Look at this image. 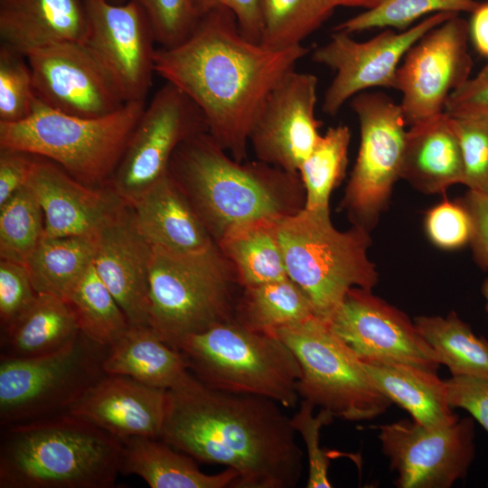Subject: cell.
<instances>
[{
  "instance_id": "13",
  "label": "cell",
  "mask_w": 488,
  "mask_h": 488,
  "mask_svg": "<svg viewBox=\"0 0 488 488\" xmlns=\"http://www.w3.org/2000/svg\"><path fill=\"white\" fill-rule=\"evenodd\" d=\"M455 14H431L406 30L387 29L365 42L333 31L329 42L312 54L314 62L335 72L324 96L323 112L334 116L348 99L371 88L395 89L397 71L408 51L427 32Z\"/></svg>"
},
{
  "instance_id": "49",
  "label": "cell",
  "mask_w": 488,
  "mask_h": 488,
  "mask_svg": "<svg viewBox=\"0 0 488 488\" xmlns=\"http://www.w3.org/2000/svg\"><path fill=\"white\" fill-rule=\"evenodd\" d=\"M473 224L470 244L476 263L488 269V195L469 190L460 200Z\"/></svg>"
},
{
  "instance_id": "33",
  "label": "cell",
  "mask_w": 488,
  "mask_h": 488,
  "mask_svg": "<svg viewBox=\"0 0 488 488\" xmlns=\"http://www.w3.org/2000/svg\"><path fill=\"white\" fill-rule=\"evenodd\" d=\"M414 324L452 376L488 377V341L455 312L445 317L417 316Z\"/></svg>"
},
{
  "instance_id": "28",
  "label": "cell",
  "mask_w": 488,
  "mask_h": 488,
  "mask_svg": "<svg viewBox=\"0 0 488 488\" xmlns=\"http://www.w3.org/2000/svg\"><path fill=\"white\" fill-rule=\"evenodd\" d=\"M363 364L378 389L407 410L417 423L437 428L459 419L447 402L446 382L437 377L436 371L399 363Z\"/></svg>"
},
{
  "instance_id": "44",
  "label": "cell",
  "mask_w": 488,
  "mask_h": 488,
  "mask_svg": "<svg viewBox=\"0 0 488 488\" xmlns=\"http://www.w3.org/2000/svg\"><path fill=\"white\" fill-rule=\"evenodd\" d=\"M37 295L24 265L0 260V318L3 331L33 304Z\"/></svg>"
},
{
  "instance_id": "31",
  "label": "cell",
  "mask_w": 488,
  "mask_h": 488,
  "mask_svg": "<svg viewBox=\"0 0 488 488\" xmlns=\"http://www.w3.org/2000/svg\"><path fill=\"white\" fill-rule=\"evenodd\" d=\"M241 290L235 318L253 331L276 335L316 316L307 295L288 277Z\"/></svg>"
},
{
  "instance_id": "14",
  "label": "cell",
  "mask_w": 488,
  "mask_h": 488,
  "mask_svg": "<svg viewBox=\"0 0 488 488\" xmlns=\"http://www.w3.org/2000/svg\"><path fill=\"white\" fill-rule=\"evenodd\" d=\"M398 488H449L465 479L475 456L474 422L460 418L437 428L413 419L377 426Z\"/></svg>"
},
{
  "instance_id": "21",
  "label": "cell",
  "mask_w": 488,
  "mask_h": 488,
  "mask_svg": "<svg viewBox=\"0 0 488 488\" xmlns=\"http://www.w3.org/2000/svg\"><path fill=\"white\" fill-rule=\"evenodd\" d=\"M153 247L126 209L96 235L93 267L130 325H149Z\"/></svg>"
},
{
  "instance_id": "16",
  "label": "cell",
  "mask_w": 488,
  "mask_h": 488,
  "mask_svg": "<svg viewBox=\"0 0 488 488\" xmlns=\"http://www.w3.org/2000/svg\"><path fill=\"white\" fill-rule=\"evenodd\" d=\"M84 42L125 102L145 100L155 70V39L147 16L134 0L112 4L85 0Z\"/></svg>"
},
{
  "instance_id": "39",
  "label": "cell",
  "mask_w": 488,
  "mask_h": 488,
  "mask_svg": "<svg viewBox=\"0 0 488 488\" xmlns=\"http://www.w3.org/2000/svg\"><path fill=\"white\" fill-rule=\"evenodd\" d=\"M37 97L26 56L5 44L0 47V122L27 118Z\"/></svg>"
},
{
  "instance_id": "48",
  "label": "cell",
  "mask_w": 488,
  "mask_h": 488,
  "mask_svg": "<svg viewBox=\"0 0 488 488\" xmlns=\"http://www.w3.org/2000/svg\"><path fill=\"white\" fill-rule=\"evenodd\" d=\"M488 110V64L473 79H468L447 99L445 111L449 115L482 113Z\"/></svg>"
},
{
  "instance_id": "52",
  "label": "cell",
  "mask_w": 488,
  "mask_h": 488,
  "mask_svg": "<svg viewBox=\"0 0 488 488\" xmlns=\"http://www.w3.org/2000/svg\"><path fill=\"white\" fill-rule=\"evenodd\" d=\"M482 294L486 300L485 309L488 314V278H486L482 286Z\"/></svg>"
},
{
  "instance_id": "34",
  "label": "cell",
  "mask_w": 488,
  "mask_h": 488,
  "mask_svg": "<svg viewBox=\"0 0 488 488\" xmlns=\"http://www.w3.org/2000/svg\"><path fill=\"white\" fill-rule=\"evenodd\" d=\"M81 333L111 346L129 327L118 303L96 272L93 262L65 296Z\"/></svg>"
},
{
  "instance_id": "55",
  "label": "cell",
  "mask_w": 488,
  "mask_h": 488,
  "mask_svg": "<svg viewBox=\"0 0 488 488\" xmlns=\"http://www.w3.org/2000/svg\"><path fill=\"white\" fill-rule=\"evenodd\" d=\"M488 486V485H487Z\"/></svg>"
},
{
  "instance_id": "41",
  "label": "cell",
  "mask_w": 488,
  "mask_h": 488,
  "mask_svg": "<svg viewBox=\"0 0 488 488\" xmlns=\"http://www.w3.org/2000/svg\"><path fill=\"white\" fill-rule=\"evenodd\" d=\"M134 1L145 13L160 48H171L183 42L200 20L197 0Z\"/></svg>"
},
{
  "instance_id": "7",
  "label": "cell",
  "mask_w": 488,
  "mask_h": 488,
  "mask_svg": "<svg viewBox=\"0 0 488 488\" xmlns=\"http://www.w3.org/2000/svg\"><path fill=\"white\" fill-rule=\"evenodd\" d=\"M238 287L217 243L190 253L153 248L148 324L176 349L186 337L235 318Z\"/></svg>"
},
{
  "instance_id": "20",
  "label": "cell",
  "mask_w": 488,
  "mask_h": 488,
  "mask_svg": "<svg viewBox=\"0 0 488 488\" xmlns=\"http://www.w3.org/2000/svg\"><path fill=\"white\" fill-rule=\"evenodd\" d=\"M25 186L42 210L48 237L95 236L127 206L113 190L85 184L38 156Z\"/></svg>"
},
{
  "instance_id": "8",
  "label": "cell",
  "mask_w": 488,
  "mask_h": 488,
  "mask_svg": "<svg viewBox=\"0 0 488 488\" xmlns=\"http://www.w3.org/2000/svg\"><path fill=\"white\" fill-rule=\"evenodd\" d=\"M207 386L272 399L283 408L298 401L299 363L277 335L253 331L236 318L183 339L176 348Z\"/></svg>"
},
{
  "instance_id": "24",
  "label": "cell",
  "mask_w": 488,
  "mask_h": 488,
  "mask_svg": "<svg viewBox=\"0 0 488 488\" xmlns=\"http://www.w3.org/2000/svg\"><path fill=\"white\" fill-rule=\"evenodd\" d=\"M85 0H0V38L24 55L50 44L84 43Z\"/></svg>"
},
{
  "instance_id": "23",
  "label": "cell",
  "mask_w": 488,
  "mask_h": 488,
  "mask_svg": "<svg viewBox=\"0 0 488 488\" xmlns=\"http://www.w3.org/2000/svg\"><path fill=\"white\" fill-rule=\"evenodd\" d=\"M131 208L136 229L153 248L190 253L216 243L169 171Z\"/></svg>"
},
{
  "instance_id": "12",
  "label": "cell",
  "mask_w": 488,
  "mask_h": 488,
  "mask_svg": "<svg viewBox=\"0 0 488 488\" xmlns=\"http://www.w3.org/2000/svg\"><path fill=\"white\" fill-rule=\"evenodd\" d=\"M204 131L208 126L198 106L179 88L166 82L145 107L110 178L112 190L131 207L168 173L176 149Z\"/></svg>"
},
{
  "instance_id": "32",
  "label": "cell",
  "mask_w": 488,
  "mask_h": 488,
  "mask_svg": "<svg viewBox=\"0 0 488 488\" xmlns=\"http://www.w3.org/2000/svg\"><path fill=\"white\" fill-rule=\"evenodd\" d=\"M95 236H44L25 263L39 294L65 299L72 286L93 262Z\"/></svg>"
},
{
  "instance_id": "38",
  "label": "cell",
  "mask_w": 488,
  "mask_h": 488,
  "mask_svg": "<svg viewBox=\"0 0 488 488\" xmlns=\"http://www.w3.org/2000/svg\"><path fill=\"white\" fill-rule=\"evenodd\" d=\"M478 4L477 0H386L379 6L365 10L337 24L333 31L350 34L386 27L402 31L425 15L472 13Z\"/></svg>"
},
{
  "instance_id": "29",
  "label": "cell",
  "mask_w": 488,
  "mask_h": 488,
  "mask_svg": "<svg viewBox=\"0 0 488 488\" xmlns=\"http://www.w3.org/2000/svg\"><path fill=\"white\" fill-rule=\"evenodd\" d=\"M74 313L59 296L39 294L33 304L3 331L1 356L33 358L57 352L80 334Z\"/></svg>"
},
{
  "instance_id": "46",
  "label": "cell",
  "mask_w": 488,
  "mask_h": 488,
  "mask_svg": "<svg viewBox=\"0 0 488 488\" xmlns=\"http://www.w3.org/2000/svg\"><path fill=\"white\" fill-rule=\"evenodd\" d=\"M261 0H197L200 18L219 8L229 10L235 16L240 33L249 40L259 42L261 37Z\"/></svg>"
},
{
  "instance_id": "53",
  "label": "cell",
  "mask_w": 488,
  "mask_h": 488,
  "mask_svg": "<svg viewBox=\"0 0 488 488\" xmlns=\"http://www.w3.org/2000/svg\"><path fill=\"white\" fill-rule=\"evenodd\" d=\"M108 2L112 3V4H124L129 0H108Z\"/></svg>"
},
{
  "instance_id": "18",
  "label": "cell",
  "mask_w": 488,
  "mask_h": 488,
  "mask_svg": "<svg viewBox=\"0 0 488 488\" xmlns=\"http://www.w3.org/2000/svg\"><path fill=\"white\" fill-rule=\"evenodd\" d=\"M317 86L315 75L293 70L271 90L249 138L258 160L298 174L322 136Z\"/></svg>"
},
{
  "instance_id": "36",
  "label": "cell",
  "mask_w": 488,
  "mask_h": 488,
  "mask_svg": "<svg viewBox=\"0 0 488 488\" xmlns=\"http://www.w3.org/2000/svg\"><path fill=\"white\" fill-rule=\"evenodd\" d=\"M334 9L330 0H261L259 42L275 50L301 45Z\"/></svg>"
},
{
  "instance_id": "5",
  "label": "cell",
  "mask_w": 488,
  "mask_h": 488,
  "mask_svg": "<svg viewBox=\"0 0 488 488\" xmlns=\"http://www.w3.org/2000/svg\"><path fill=\"white\" fill-rule=\"evenodd\" d=\"M145 107V100L131 101L111 114L82 117L37 99L27 118L0 122V148L48 159L85 184H101L116 171Z\"/></svg>"
},
{
  "instance_id": "51",
  "label": "cell",
  "mask_w": 488,
  "mask_h": 488,
  "mask_svg": "<svg viewBox=\"0 0 488 488\" xmlns=\"http://www.w3.org/2000/svg\"><path fill=\"white\" fill-rule=\"evenodd\" d=\"M386 0H330L334 8L338 6L361 7L365 10L375 8Z\"/></svg>"
},
{
  "instance_id": "35",
  "label": "cell",
  "mask_w": 488,
  "mask_h": 488,
  "mask_svg": "<svg viewBox=\"0 0 488 488\" xmlns=\"http://www.w3.org/2000/svg\"><path fill=\"white\" fill-rule=\"evenodd\" d=\"M350 141L347 126L329 127L301 164L298 174L305 192V208L330 209V196L345 177Z\"/></svg>"
},
{
  "instance_id": "15",
  "label": "cell",
  "mask_w": 488,
  "mask_h": 488,
  "mask_svg": "<svg viewBox=\"0 0 488 488\" xmlns=\"http://www.w3.org/2000/svg\"><path fill=\"white\" fill-rule=\"evenodd\" d=\"M469 37L468 23L455 14L408 51L395 87L402 94L399 105L407 126L443 113L450 94L469 79Z\"/></svg>"
},
{
  "instance_id": "26",
  "label": "cell",
  "mask_w": 488,
  "mask_h": 488,
  "mask_svg": "<svg viewBox=\"0 0 488 488\" xmlns=\"http://www.w3.org/2000/svg\"><path fill=\"white\" fill-rule=\"evenodd\" d=\"M102 366L107 374L127 376L165 390L184 385L193 376L183 353L150 325H129L109 347Z\"/></svg>"
},
{
  "instance_id": "50",
  "label": "cell",
  "mask_w": 488,
  "mask_h": 488,
  "mask_svg": "<svg viewBox=\"0 0 488 488\" xmlns=\"http://www.w3.org/2000/svg\"><path fill=\"white\" fill-rule=\"evenodd\" d=\"M468 25L469 36L476 51L488 57V1L478 4Z\"/></svg>"
},
{
  "instance_id": "40",
  "label": "cell",
  "mask_w": 488,
  "mask_h": 488,
  "mask_svg": "<svg viewBox=\"0 0 488 488\" xmlns=\"http://www.w3.org/2000/svg\"><path fill=\"white\" fill-rule=\"evenodd\" d=\"M449 116L462 148V183L469 190L488 195V114Z\"/></svg>"
},
{
  "instance_id": "9",
  "label": "cell",
  "mask_w": 488,
  "mask_h": 488,
  "mask_svg": "<svg viewBox=\"0 0 488 488\" xmlns=\"http://www.w3.org/2000/svg\"><path fill=\"white\" fill-rule=\"evenodd\" d=\"M276 335L299 363L297 392L302 399L349 421L373 419L391 406L392 401L371 380L363 361L327 321L314 316L281 328Z\"/></svg>"
},
{
  "instance_id": "43",
  "label": "cell",
  "mask_w": 488,
  "mask_h": 488,
  "mask_svg": "<svg viewBox=\"0 0 488 488\" xmlns=\"http://www.w3.org/2000/svg\"><path fill=\"white\" fill-rule=\"evenodd\" d=\"M425 230L433 244L444 249H455L470 243L473 224L460 201L446 199L427 211Z\"/></svg>"
},
{
  "instance_id": "22",
  "label": "cell",
  "mask_w": 488,
  "mask_h": 488,
  "mask_svg": "<svg viewBox=\"0 0 488 488\" xmlns=\"http://www.w3.org/2000/svg\"><path fill=\"white\" fill-rule=\"evenodd\" d=\"M167 390L145 385L130 377L107 374L67 411L113 435L160 438Z\"/></svg>"
},
{
  "instance_id": "6",
  "label": "cell",
  "mask_w": 488,
  "mask_h": 488,
  "mask_svg": "<svg viewBox=\"0 0 488 488\" xmlns=\"http://www.w3.org/2000/svg\"><path fill=\"white\" fill-rule=\"evenodd\" d=\"M277 233L287 277L307 295L317 317L327 321L351 288L377 285L370 231L355 225L337 230L330 209L304 207L279 220Z\"/></svg>"
},
{
  "instance_id": "1",
  "label": "cell",
  "mask_w": 488,
  "mask_h": 488,
  "mask_svg": "<svg viewBox=\"0 0 488 488\" xmlns=\"http://www.w3.org/2000/svg\"><path fill=\"white\" fill-rule=\"evenodd\" d=\"M308 52L303 44L275 50L250 41L233 14L219 8L181 43L156 49L155 70L198 106L210 135L241 162L266 99Z\"/></svg>"
},
{
  "instance_id": "17",
  "label": "cell",
  "mask_w": 488,
  "mask_h": 488,
  "mask_svg": "<svg viewBox=\"0 0 488 488\" xmlns=\"http://www.w3.org/2000/svg\"><path fill=\"white\" fill-rule=\"evenodd\" d=\"M327 323L364 362L407 364L432 371L440 365L414 321L371 289L351 288Z\"/></svg>"
},
{
  "instance_id": "47",
  "label": "cell",
  "mask_w": 488,
  "mask_h": 488,
  "mask_svg": "<svg viewBox=\"0 0 488 488\" xmlns=\"http://www.w3.org/2000/svg\"><path fill=\"white\" fill-rule=\"evenodd\" d=\"M34 155L9 148H0V205L26 185Z\"/></svg>"
},
{
  "instance_id": "45",
  "label": "cell",
  "mask_w": 488,
  "mask_h": 488,
  "mask_svg": "<svg viewBox=\"0 0 488 488\" xmlns=\"http://www.w3.org/2000/svg\"><path fill=\"white\" fill-rule=\"evenodd\" d=\"M445 382L449 406L468 411L488 433V377L452 376Z\"/></svg>"
},
{
  "instance_id": "25",
  "label": "cell",
  "mask_w": 488,
  "mask_h": 488,
  "mask_svg": "<svg viewBox=\"0 0 488 488\" xmlns=\"http://www.w3.org/2000/svg\"><path fill=\"white\" fill-rule=\"evenodd\" d=\"M464 176L463 154L451 117L444 111L407 130L400 178L425 194H440Z\"/></svg>"
},
{
  "instance_id": "30",
  "label": "cell",
  "mask_w": 488,
  "mask_h": 488,
  "mask_svg": "<svg viewBox=\"0 0 488 488\" xmlns=\"http://www.w3.org/2000/svg\"><path fill=\"white\" fill-rule=\"evenodd\" d=\"M278 221L237 227L217 242L234 268L241 288L287 277L277 233Z\"/></svg>"
},
{
  "instance_id": "3",
  "label": "cell",
  "mask_w": 488,
  "mask_h": 488,
  "mask_svg": "<svg viewBox=\"0 0 488 488\" xmlns=\"http://www.w3.org/2000/svg\"><path fill=\"white\" fill-rule=\"evenodd\" d=\"M169 172L216 243L237 227L278 221L305 207L299 174L258 159L237 161L208 131L192 136L176 149Z\"/></svg>"
},
{
  "instance_id": "10",
  "label": "cell",
  "mask_w": 488,
  "mask_h": 488,
  "mask_svg": "<svg viewBox=\"0 0 488 488\" xmlns=\"http://www.w3.org/2000/svg\"><path fill=\"white\" fill-rule=\"evenodd\" d=\"M108 350L80 332L72 343L50 354L1 356V427L67 413L106 375L102 365Z\"/></svg>"
},
{
  "instance_id": "54",
  "label": "cell",
  "mask_w": 488,
  "mask_h": 488,
  "mask_svg": "<svg viewBox=\"0 0 488 488\" xmlns=\"http://www.w3.org/2000/svg\"><path fill=\"white\" fill-rule=\"evenodd\" d=\"M482 113H487V114H488V110H487V111H485V112H482Z\"/></svg>"
},
{
  "instance_id": "42",
  "label": "cell",
  "mask_w": 488,
  "mask_h": 488,
  "mask_svg": "<svg viewBox=\"0 0 488 488\" xmlns=\"http://www.w3.org/2000/svg\"><path fill=\"white\" fill-rule=\"evenodd\" d=\"M314 405L302 399L299 409L294 414L291 424L296 433L302 436L308 457V488H329L332 483L328 477L329 457L320 447V430L333 420L329 411L321 408L314 416Z\"/></svg>"
},
{
  "instance_id": "27",
  "label": "cell",
  "mask_w": 488,
  "mask_h": 488,
  "mask_svg": "<svg viewBox=\"0 0 488 488\" xmlns=\"http://www.w3.org/2000/svg\"><path fill=\"white\" fill-rule=\"evenodd\" d=\"M123 445L120 473L136 474L151 488L233 487L239 474L232 468L202 473L194 458L160 438L131 437Z\"/></svg>"
},
{
  "instance_id": "2",
  "label": "cell",
  "mask_w": 488,
  "mask_h": 488,
  "mask_svg": "<svg viewBox=\"0 0 488 488\" xmlns=\"http://www.w3.org/2000/svg\"><path fill=\"white\" fill-rule=\"evenodd\" d=\"M276 401L207 386L194 375L167 390L160 439L205 464L239 474L236 488H294L304 453Z\"/></svg>"
},
{
  "instance_id": "19",
  "label": "cell",
  "mask_w": 488,
  "mask_h": 488,
  "mask_svg": "<svg viewBox=\"0 0 488 488\" xmlns=\"http://www.w3.org/2000/svg\"><path fill=\"white\" fill-rule=\"evenodd\" d=\"M25 56L37 99L53 109L99 117L127 103L84 43H53Z\"/></svg>"
},
{
  "instance_id": "4",
  "label": "cell",
  "mask_w": 488,
  "mask_h": 488,
  "mask_svg": "<svg viewBox=\"0 0 488 488\" xmlns=\"http://www.w3.org/2000/svg\"><path fill=\"white\" fill-rule=\"evenodd\" d=\"M1 488H108L122 442L68 413L3 427Z\"/></svg>"
},
{
  "instance_id": "11",
  "label": "cell",
  "mask_w": 488,
  "mask_h": 488,
  "mask_svg": "<svg viewBox=\"0 0 488 488\" xmlns=\"http://www.w3.org/2000/svg\"><path fill=\"white\" fill-rule=\"evenodd\" d=\"M360 125V146L340 208L352 225L369 231L388 206L400 178L406 122L399 104L382 92L351 99Z\"/></svg>"
},
{
  "instance_id": "37",
  "label": "cell",
  "mask_w": 488,
  "mask_h": 488,
  "mask_svg": "<svg viewBox=\"0 0 488 488\" xmlns=\"http://www.w3.org/2000/svg\"><path fill=\"white\" fill-rule=\"evenodd\" d=\"M44 237L42 210L24 186L0 205V258L25 265Z\"/></svg>"
}]
</instances>
